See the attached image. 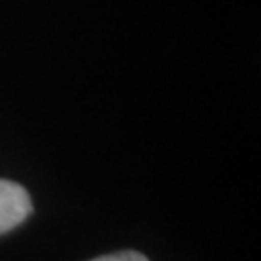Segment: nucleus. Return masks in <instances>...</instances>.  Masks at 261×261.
I'll use <instances>...</instances> for the list:
<instances>
[{"label": "nucleus", "mask_w": 261, "mask_h": 261, "mask_svg": "<svg viewBox=\"0 0 261 261\" xmlns=\"http://www.w3.org/2000/svg\"><path fill=\"white\" fill-rule=\"evenodd\" d=\"M33 213L28 190L12 180L0 178V236L14 230Z\"/></svg>", "instance_id": "1"}, {"label": "nucleus", "mask_w": 261, "mask_h": 261, "mask_svg": "<svg viewBox=\"0 0 261 261\" xmlns=\"http://www.w3.org/2000/svg\"><path fill=\"white\" fill-rule=\"evenodd\" d=\"M91 261H149V259L140 252L124 250V252L109 253V255H103V257H97V259H91Z\"/></svg>", "instance_id": "2"}]
</instances>
